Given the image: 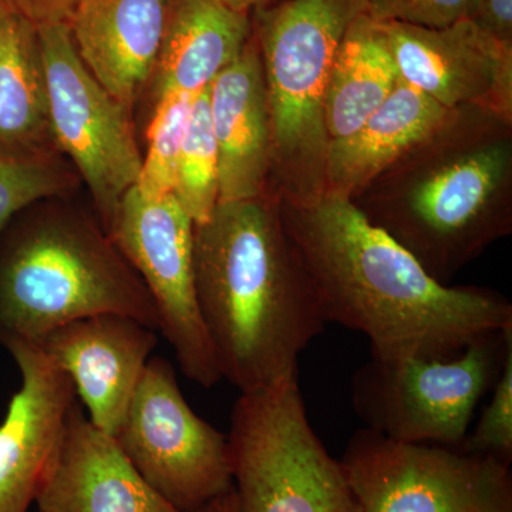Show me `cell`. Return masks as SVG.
Wrapping results in <instances>:
<instances>
[{
	"instance_id": "obj_7",
	"label": "cell",
	"mask_w": 512,
	"mask_h": 512,
	"mask_svg": "<svg viewBox=\"0 0 512 512\" xmlns=\"http://www.w3.org/2000/svg\"><path fill=\"white\" fill-rule=\"evenodd\" d=\"M511 350L508 328L448 359L370 357L352 379L353 409L367 429L387 439L460 446Z\"/></svg>"
},
{
	"instance_id": "obj_25",
	"label": "cell",
	"mask_w": 512,
	"mask_h": 512,
	"mask_svg": "<svg viewBox=\"0 0 512 512\" xmlns=\"http://www.w3.org/2000/svg\"><path fill=\"white\" fill-rule=\"evenodd\" d=\"M460 447L511 464L512 461V350L493 387V396L480 420Z\"/></svg>"
},
{
	"instance_id": "obj_20",
	"label": "cell",
	"mask_w": 512,
	"mask_h": 512,
	"mask_svg": "<svg viewBox=\"0 0 512 512\" xmlns=\"http://www.w3.org/2000/svg\"><path fill=\"white\" fill-rule=\"evenodd\" d=\"M55 150L37 29L10 9L0 28V156L49 158Z\"/></svg>"
},
{
	"instance_id": "obj_17",
	"label": "cell",
	"mask_w": 512,
	"mask_h": 512,
	"mask_svg": "<svg viewBox=\"0 0 512 512\" xmlns=\"http://www.w3.org/2000/svg\"><path fill=\"white\" fill-rule=\"evenodd\" d=\"M167 9L168 0H80L66 20L84 66L130 111L156 69Z\"/></svg>"
},
{
	"instance_id": "obj_23",
	"label": "cell",
	"mask_w": 512,
	"mask_h": 512,
	"mask_svg": "<svg viewBox=\"0 0 512 512\" xmlns=\"http://www.w3.org/2000/svg\"><path fill=\"white\" fill-rule=\"evenodd\" d=\"M195 96L171 94L156 101L147 134V151L136 188L148 197L173 194L178 157Z\"/></svg>"
},
{
	"instance_id": "obj_24",
	"label": "cell",
	"mask_w": 512,
	"mask_h": 512,
	"mask_svg": "<svg viewBox=\"0 0 512 512\" xmlns=\"http://www.w3.org/2000/svg\"><path fill=\"white\" fill-rule=\"evenodd\" d=\"M74 181L53 157L0 156V235L19 212L72 190Z\"/></svg>"
},
{
	"instance_id": "obj_8",
	"label": "cell",
	"mask_w": 512,
	"mask_h": 512,
	"mask_svg": "<svg viewBox=\"0 0 512 512\" xmlns=\"http://www.w3.org/2000/svg\"><path fill=\"white\" fill-rule=\"evenodd\" d=\"M363 512H512L511 464L356 431L339 460Z\"/></svg>"
},
{
	"instance_id": "obj_18",
	"label": "cell",
	"mask_w": 512,
	"mask_h": 512,
	"mask_svg": "<svg viewBox=\"0 0 512 512\" xmlns=\"http://www.w3.org/2000/svg\"><path fill=\"white\" fill-rule=\"evenodd\" d=\"M456 113L400 80L355 133L330 141L325 194L355 201L357 192L429 141Z\"/></svg>"
},
{
	"instance_id": "obj_19",
	"label": "cell",
	"mask_w": 512,
	"mask_h": 512,
	"mask_svg": "<svg viewBox=\"0 0 512 512\" xmlns=\"http://www.w3.org/2000/svg\"><path fill=\"white\" fill-rule=\"evenodd\" d=\"M251 36V15L221 0H168L151 76L156 101L171 94L197 96L241 55Z\"/></svg>"
},
{
	"instance_id": "obj_2",
	"label": "cell",
	"mask_w": 512,
	"mask_h": 512,
	"mask_svg": "<svg viewBox=\"0 0 512 512\" xmlns=\"http://www.w3.org/2000/svg\"><path fill=\"white\" fill-rule=\"evenodd\" d=\"M194 275L222 379L241 393L298 379L299 356L328 322L279 201L218 202L195 225Z\"/></svg>"
},
{
	"instance_id": "obj_31",
	"label": "cell",
	"mask_w": 512,
	"mask_h": 512,
	"mask_svg": "<svg viewBox=\"0 0 512 512\" xmlns=\"http://www.w3.org/2000/svg\"><path fill=\"white\" fill-rule=\"evenodd\" d=\"M9 10V6L6 5V3L3 2V0H0V28H2L3 20H5L6 15H8L9 13Z\"/></svg>"
},
{
	"instance_id": "obj_13",
	"label": "cell",
	"mask_w": 512,
	"mask_h": 512,
	"mask_svg": "<svg viewBox=\"0 0 512 512\" xmlns=\"http://www.w3.org/2000/svg\"><path fill=\"white\" fill-rule=\"evenodd\" d=\"M157 343L137 319L99 313L53 330L37 348L72 380L94 426L116 437Z\"/></svg>"
},
{
	"instance_id": "obj_22",
	"label": "cell",
	"mask_w": 512,
	"mask_h": 512,
	"mask_svg": "<svg viewBox=\"0 0 512 512\" xmlns=\"http://www.w3.org/2000/svg\"><path fill=\"white\" fill-rule=\"evenodd\" d=\"M173 194L195 225L210 220L218 205V151L211 126L208 87L192 103Z\"/></svg>"
},
{
	"instance_id": "obj_29",
	"label": "cell",
	"mask_w": 512,
	"mask_h": 512,
	"mask_svg": "<svg viewBox=\"0 0 512 512\" xmlns=\"http://www.w3.org/2000/svg\"><path fill=\"white\" fill-rule=\"evenodd\" d=\"M195 512H242L237 491L232 487L227 493L220 495Z\"/></svg>"
},
{
	"instance_id": "obj_4",
	"label": "cell",
	"mask_w": 512,
	"mask_h": 512,
	"mask_svg": "<svg viewBox=\"0 0 512 512\" xmlns=\"http://www.w3.org/2000/svg\"><path fill=\"white\" fill-rule=\"evenodd\" d=\"M363 13L367 0H278L254 12L271 113V174L286 204L325 194L323 96L340 43Z\"/></svg>"
},
{
	"instance_id": "obj_11",
	"label": "cell",
	"mask_w": 512,
	"mask_h": 512,
	"mask_svg": "<svg viewBox=\"0 0 512 512\" xmlns=\"http://www.w3.org/2000/svg\"><path fill=\"white\" fill-rule=\"evenodd\" d=\"M194 229L174 194L148 197L133 187L121 198L107 234L150 292L160 333L181 372L211 389L222 375L195 291Z\"/></svg>"
},
{
	"instance_id": "obj_5",
	"label": "cell",
	"mask_w": 512,
	"mask_h": 512,
	"mask_svg": "<svg viewBox=\"0 0 512 512\" xmlns=\"http://www.w3.org/2000/svg\"><path fill=\"white\" fill-rule=\"evenodd\" d=\"M430 158L410 175L403 194L362 211L446 284L510 232L512 146L507 136L467 138Z\"/></svg>"
},
{
	"instance_id": "obj_10",
	"label": "cell",
	"mask_w": 512,
	"mask_h": 512,
	"mask_svg": "<svg viewBox=\"0 0 512 512\" xmlns=\"http://www.w3.org/2000/svg\"><path fill=\"white\" fill-rule=\"evenodd\" d=\"M36 29L53 140L92 192L99 222L107 232L121 198L136 187L143 163L131 111L84 66L66 22Z\"/></svg>"
},
{
	"instance_id": "obj_28",
	"label": "cell",
	"mask_w": 512,
	"mask_h": 512,
	"mask_svg": "<svg viewBox=\"0 0 512 512\" xmlns=\"http://www.w3.org/2000/svg\"><path fill=\"white\" fill-rule=\"evenodd\" d=\"M35 26L66 22L80 0H3Z\"/></svg>"
},
{
	"instance_id": "obj_6",
	"label": "cell",
	"mask_w": 512,
	"mask_h": 512,
	"mask_svg": "<svg viewBox=\"0 0 512 512\" xmlns=\"http://www.w3.org/2000/svg\"><path fill=\"white\" fill-rule=\"evenodd\" d=\"M228 441L242 512H363L311 426L299 379L241 393Z\"/></svg>"
},
{
	"instance_id": "obj_30",
	"label": "cell",
	"mask_w": 512,
	"mask_h": 512,
	"mask_svg": "<svg viewBox=\"0 0 512 512\" xmlns=\"http://www.w3.org/2000/svg\"><path fill=\"white\" fill-rule=\"evenodd\" d=\"M221 2H224L229 8L238 10V12L252 15L256 10L268 8L269 5L278 2V0H221Z\"/></svg>"
},
{
	"instance_id": "obj_27",
	"label": "cell",
	"mask_w": 512,
	"mask_h": 512,
	"mask_svg": "<svg viewBox=\"0 0 512 512\" xmlns=\"http://www.w3.org/2000/svg\"><path fill=\"white\" fill-rule=\"evenodd\" d=\"M467 19L487 35L512 45V0H473Z\"/></svg>"
},
{
	"instance_id": "obj_3",
	"label": "cell",
	"mask_w": 512,
	"mask_h": 512,
	"mask_svg": "<svg viewBox=\"0 0 512 512\" xmlns=\"http://www.w3.org/2000/svg\"><path fill=\"white\" fill-rule=\"evenodd\" d=\"M120 313L160 332L156 305L101 224L45 208L0 235V345L39 346L53 330Z\"/></svg>"
},
{
	"instance_id": "obj_12",
	"label": "cell",
	"mask_w": 512,
	"mask_h": 512,
	"mask_svg": "<svg viewBox=\"0 0 512 512\" xmlns=\"http://www.w3.org/2000/svg\"><path fill=\"white\" fill-rule=\"evenodd\" d=\"M379 25L402 82L447 110L483 111L511 123L512 45L467 18L440 29Z\"/></svg>"
},
{
	"instance_id": "obj_1",
	"label": "cell",
	"mask_w": 512,
	"mask_h": 512,
	"mask_svg": "<svg viewBox=\"0 0 512 512\" xmlns=\"http://www.w3.org/2000/svg\"><path fill=\"white\" fill-rule=\"evenodd\" d=\"M279 208L326 322L365 335L370 357L448 359L512 328L507 296L441 284L355 201L325 194Z\"/></svg>"
},
{
	"instance_id": "obj_21",
	"label": "cell",
	"mask_w": 512,
	"mask_h": 512,
	"mask_svg": "<svg viewBox=\"0 0 512 512\" xmlns=\"http://www.w3.org/2000/svg\"><path fill=\"white\" fill-rule=\"evenodd\" d=\"M399 82V70L379 23L363 13L350 25L330 67L323 96L329 143L355 133Z\"/></svg>"
},
{
	"instance_id": "obj_15",
	"label": "cell",
	"mask_w": 512,
	"mask_h": 512,
	"mask_svg": "<svg viewBox=\"0 0 512 512\" xmlns=\"http://www.w3.org/2000/svg\"><path fill=\"white\" fill-rule=\"evenodd\" d=\"M3 348L18 366L20 387L0 423V512H28L77 397L42 349L23 342Z\"/></svg>"
},
{
	"instance_id": "obj_16",
	"label": "cell",
	"mask_w": 512,
	"mask_h": 512,
	"mask_svg": "<svg viewBox=\"0 0 512 512\" xmlns=\"http://www.w3.org/2000/svg\"><path fill=\"white\" fill-rule=\"evenodd\" d=\"M218 151V202L265 197L272 131L261 53L254 30L241 55L208 86Z\"/></svg>"
},
{
	"instance_id": "obj_14",
	"label": "cell",
	"mask_w": 512,
	"mask_h": 512,
	"mask_svg": "<svg viewBox=\"0 0 512 512\" xmlns=\"http://www.w3.org/2000/svg\"><path fill=\"white\" fill-rule=\"evenodd\" d=\"M40 512H178L74 400L62 436L40 478Z\"/></svg>"
},
{
	"instance_id": "obj_9",
	"label": "cell",
	"mask_w": 512,
	"mask_h": 512,
	"mask_svg": "<svg viewBox=\"0 0 512 512\" xmlns=\"http://www.w3.org/2000/svg\"><path fill=\"white\" fill-rule=\"evenodd\" d=\"M114 439L178 512L200 510L234 487L228 434L191 409L164 357L148 360Z\"/></svg>"
},
{
	"instance_id": "obj_26",
	"label": "cell",
	"mask_w": 512,
	"mask_h": 512,
	"mask_svg": "<svg viewBox=\"0 0 512 512\" xmlns=\"http://www.w3.org/2000/svg\"><path fill=\"white\" fill-rule=\"evenodd\" d=\"M473 0H367V13L379 23L440 29L466 19Z\"/></svg>"
}]
</instances>
